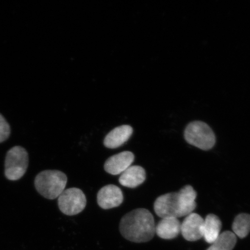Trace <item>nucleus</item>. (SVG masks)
Masks as SVG:
<instances>
[{
	"instance_id": "obj_6",
	"label": "nucleus",
	"mask_w": 250,
	"mask_h": 250,
	"mask_svg": "<svg viewBox=\"0 0 250 250\" xmlns=\"http://www.w3.org/2000/svg\"><path fill=\"white\" fill-rule=\"evenodd\" d=\"M86 205V198L82 190L77 188L65 189L58 197V206L62 213L74 215L80 213Z\"/></svg>"
},
{
	"instance_id": "obj_1",
	"label": "nucleus",
	"mask_w": 250,
	"mask_h": 250,
	"mask_svg": "<svg viewBox=\"0 0 250 250\" xmlns=\"http://www.w3.org/2000/svg\"><path fill=\"white\" fill-rule=\"evenodd\" d=\"M196 196V192L190 186L183 187L179 192L160 196L154 203L155 213L162 218L186 217L194 211Z\"/></svg>"
},
{
	"instance_id": "obj_7",
	"label": "nucleus",
	"mask_w": 250,
	"mask_h": 250,
	"mask_svg": "<svg viewBox=\"0 0 250 250\" xmlns=\"http://www.w3.org/2000/svg\"><path fill=\"white\" fill-rule=\"evenodd\" d=\"M204 219L192 212L187 215L181 224V233L187 241L195 242L202 238Z\"/></svg>"
},
{
	"instance_id": "obj_4",
	"label": "nucleus",
	"mask_w": 250,
	"mask_h": 250,
	"mask_svg": "<svg viewBox=\"0 0 250 250\" xmlns=\"http://www.w3.org/2000/svg\"><path fill=\"white\" fill-rule=\"evenodd\" d=\"M184 137L190 145L205 151L213 147L216 142L211 128L202 121H193L188 125Z\"/></svg>"
},
{
	"instance_id": "obj_11",
	"label": "nucleus",
	"mask_w": 250,
	"mask_h": 250,
	"mask_svg": "<svg viewBox=\"0 0 250 250\" xmlns=\"http://www.w3.org/2000/svg\"><path fill=\"white\" fill-rule=\"evenodd\" d=\"M146 179L145 168L140 166H132L121 174L119 182L121 186L134 188L145 182Z\"/></svg>"
},
{
	"instance_id": "obj_15",
	"label": "nucleus",
	"mask_w": 250,
	"mask_h": 250,
	"mask_svg": "<svg viewBox=\"0 0 250 250\" xmlns=\"http://www.w3.org/2000/svg\"><path fill=\"white\" fill-rule=\"evenodd\" d=\"M233 233L240 239L245 238L250 232V215L240 214L234 218L232 224Z\"/></svg>"
},
{
	"instance_id": "obj_14",
	"label": "nucleus",
	"mask_w": 250,
	"mask_h": 250,
	"mask_svg": "<svg viewBox=\"0 0 250 250\" xmlns=\"http://www.w3.org/2000/svg\"><path fill=\"white\" fill-rule=\"evenodd\" d=\"M237 242L236 236L230 231H225L207 250H232Z\"/></svg>"
},
{
	"instance_id": "obj_13",
	"label": "nucleus",
	"mask_w": 250,
	"mask_h": 250,
	"mask_svg": "<svg viewBox=\"0 0 250 250\" xmlns=\"http://www.w3.org/2000/svg\"><path fill=\"white\" fill-rule=\"evenodd\" d=\"M221 221L217 215L210 214L206 216L203 225V236L206 242L212 244L220 236Z\"/></svg>"
},
{
	"instance_id": "obj_8",
	"label": "nucleus",
	"mask_w": 250,
	"mask_h": 250,
	"mask_svg": "<svg viewBox=\"0 0 250 250\" xmlns=\"http://www.w3.org/2000/svg\"><path fill=\"white\" fill-rule=\"evenodd\" d=\"M97 201L100 207L104 210L117 208L124 201L123 193L116 186H105L99 190Z\"/></svg>"
},
{
	"instance_id": "obj_16",
	"label": "nucleus",
	"mask_w": 250,
	"mask_h": 250,
	"mask_svg": "<svg viewBox=\"0 0 250 250\" xmlns=\"http://www.w3.org/2000/svg\"><path fill=\"white\" fill-rule=\"evenodd\" d=\"M11 133V128L4 117L0 114V143L8 139Z\"/></svg>"
},
{
	"instance_id": "obj_9",
	"label": "nucleus",
	"mask_w": 250,
	"mask_h": 250,
	"mask_svg": "<svg viewBox=\"0 0 250 250\" xmlns=\"http://www.w3.org/2000/svg\"><path fill=\"white\" fill-rule=\"evenodd\" d=\"M134 160L132 152L124 151L109 157L105 162L104 170L111 175H118L129 168Z\"/></svg>"
},
{
	"instance_id": "obj_12",
	"label": "nucleus",
	"mask_w": 250,
	"mask_h": 250,
	"mask_svg": "<svg viewBox=\"0 0 250 250\" xmlns=\"http://www.w3.org/2000/svg\"><path fill=\"white\" fill-rule=\"evenodd\" d=\"M181 223L179 219L173 217L162 218L156 226L155 233L163 239H173L181 232Z\"/></svg>"
},
{
	"instance_id": "obj_10",
	"label": "nucleus",
	"mask_w": 250,
	"mask_h": 250,
	"mask_svg": "<svg viewBox=\"0 0 250 250\" xmlns=\"http://www.w3.org/2000/svg\"><path fill=\"white\" fill-rule=\"evenodd\" d=\"M133 128L129 125H122L112 130L104 140L105 147L115 149L120 147L132 136Z\"/></svg>"
},
{
	"instance_id": "obj_2",
	"label": "nucleus",
	"mask_w": 250,
	"mask_h": 250,
	"mask_svg": "<svg viewBox=\"0 0 250 250\" xmlns=\"http://www.w3.org/2000/svg\"><path fill=\"white\" fill-rule=\"evenodd\" d=\"M154 217L147 209L140 208L128 212L122 218L120 231L125 239L136 243H146L154 237Z\"/></svg>"
},
{
	"instance_id": "obj_5",
	"label": "nucleus",
	"mask_w": 250,
	"mask_h": 250,
	"mask_svg": "<svg viewBox=\"0 0 250 250\" xmlns=\"http://www.w3.org/2000/svg\"><path fill=\"white\" fill-rule=\"evenodd\" d=\"M29 166V155L26 149L15 146L7 153L5 161V176L9 180L17 181L22 177Z\"/></svg>"
},
{
	"instance_id": "obj_3",
	"label": "nucleus",
	"mask_w": 250,
	"mask_h": 250,
	"mask_svg": "<svg viewBox=\"0 0 250 250\" xmlns=\"http://www.w3.org/2000/svg\"><path fill=\"white\" fill-rule=\"evenodd\" d=\"M67 177L62 172L55 170H44L37 175L34 186L40 195L45 198H58L65 190Z\"/></svg>"
}]
</instances>
